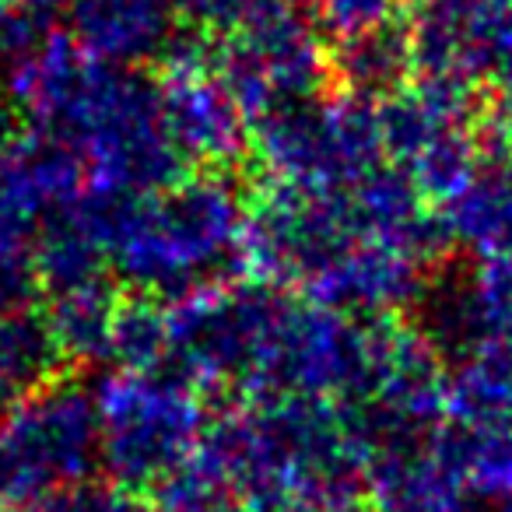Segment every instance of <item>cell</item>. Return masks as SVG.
Listing matches in <instances>:
<instances>
[{
    "instance_id": "1",
    "label": "cell",
    "mask_w": 512,
    "mask_h": 512,
    "mask_svg": "<svg viewBox=\"0 0 512 512\" xmlns=\"http://www.w3.org/2000/svg\"><path fill=\"white\" fill-rule=\"evenodd\" d=\"M397 0H323V15L330 25L351 32V36H362L372 32L379 22H386V15L393 11Z\"/></svg>"
}]
</instances>
